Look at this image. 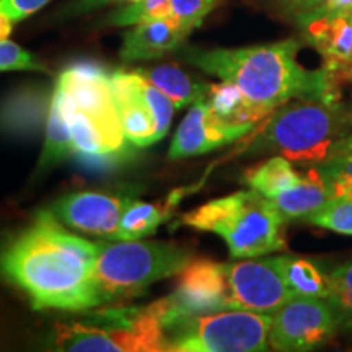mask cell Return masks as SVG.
I'll return each instance as SVG.
<instances>
[{"label":"cell","mask_w":352,"mask_h":352,"mask_svg":"<svg viewBox=\"0 0 352 352\" xmlns=\"http://www.w3.org/2000/svg\"><path fill=\"white\" fill-rule=\"evenodd\" d=\"M10 70H32V72H47L46 65L34 57L32 52L23 50L10 39H0V72Z\"/></svg>","instance_id":"26"},{"label":"cell","mask_w":352,"mask_h":352,"mask_svg":"<svg viewBox=\"0 0 352 352\" xmlns=\"http://www.w3.org/2000/svg\"><path fill=\"white\" fill-rule=\"evenodd\" d=\"M351 132V109L329 98H296L267 114L240 152H277L290 162L318 166L336 153Z\"/></svg>","instance_id":"5"},{"label":"cell","mask_w":352,"mask_h":352,"mask_svg":"<svg viewBox=\"0 0 352 352\" xmlns=\"http://www.w3.org/2000/svg\"><path fill=\"white\" fill-rule=\"evenodd\" d=\"M51 0H0V12L13 21V25L28 19L34 12L41 10Z\"/></svg>","instance_id":"29"},{"label":"cell","mask_w":352,"mask_h":352,"mask_svg":"<svg viewBox=\"0 0 352 352\" xmlns=\"http://www.w3.org/2000/svg\"><path fill=\"white\" fill-rule=\"evenodd\" d=\"M69 158H72L69 126L59 100L52 96L50 114H47L46 140H44L43 153L39 158V168H50L52 165L63 164Z\"/></svg>","instance_id":"22"},{"label":"cell","mask_w":352,"mask_h":352,"mask_svg":"<svg viewBox=\"0 0 352 352\" xmlns=\"http://www.w3.org/2000/svg\"><path fill=\"white\" fill-rule=\"evenodd\" d=\"M135 191H77L57 199L52 212L74 230L114 240L124 210L134 201Z\"/></svg>","instance_id":"12"},{"label":"cell","mask_w":352,"mask_h":352,"mask_svg":"<svg viewBox=\"0 0 352 352\" xmlns=\"http://www.w3.org/2000/svg\"><path fill=\"white\" fill-rule=\"evenodd\" d=\"M333 197V189L318 166H314L297 184L271 197L280 215L287 220H308Z\"/></svg>","instance_id":"16"},{"label":"cell","mask_w":352,"mask_h":352,"mask_svg":"<svg viewBox=\"0 0 352 352\" xmlns=\"http://www.w3.org/2000/svg\"><path fill=\"white\" fill-rule=\"evenodd\" d=\"M98 243L67 228L52 210L0 245V277L21 290L34 310L82 311L98 307L95 264Z\"/></svg>","instance_id":"1"},{"label":"cell","mask_w":352,"mask_h":352,"mask_svg":"<svg viewBox=\"0 0 352 352\" xmlns=\"http://www.w3.org/2000/svg\"><path fill=\"white\" fill-rule=\"evenodd\" d=\"M52 96L64 109L72 158L95 170L129 160L134 145L122 129L109 72L103 65L90 60L70 64L57 77Z\"/></svg>","instance_id":"4"},{"label":"cell","mask_w":352,"mask_h":352,"mask_svg":"<svg viewBox=\"0 0 352 352\" xmlns=\"http://www.w3.org/2000/svg\"><path fill=\"white\" fill-rule=\"evenodd\" d=\"M12 28H13V21L8 19L7 15H3V13L0 12V39H7L8 34L12 33Z\"/></svg>","instance_id":"32"},{"label":"cell","mask_w":352,"mask_h":352,"mask_svg":"<svg viewBox=\"0 0 352 352\" xmlns=\"http://www.w3.org/2000/svg\"><path fill=\"white\" fill-rule=\"evenodd\" d=\"M338 74H344L347 78H352V63L349 65H346V67L342 69V70H340V72H338Z\"/></svg>","instance_id":"35"},{"label":"cell","mask_w":352,"mask_h":352,"mask_svg":"<svg viewBox=\"0 0 352 352\" xmlns=\"http://www.w3.org/2000/svg\"><path fill=\"white\" fill-rule=\"evenodd\" d=\"M277 270L283 274L285 284L296 297L328 298L331 290L329 272L324 271L315 259L302 256H274Z\"/></svg>","instance_id":"18"},{"label":"cell","mask_w":352,"mask_h":352,"mask_svg":"<svg viewBox=\"0 0 352 352\" xmlns=\"http://www.w3.org/2000/svg\"><path fill=\"white\" fill-rule=\"evenodd\" d=\"M294 297L272 258H248L239 263L201 258L188 264L175 292L162 302L168 323L179 316L223 310L272 314Z\"/></svg>","instance_id":"3"},{"label":"cell","mask_w":352,"mask_h":352,"mask_svg":"<svg viewBox=\"0 0 352 352\" xmlns=\"http://www.w3.org/2000/svg\"><path fill=\"white\" fill-rule=\"evenodd\" d=\"M333 308L327 298L294 297L271 314L270 349L305 352L324 346L336 336Z\"/></svg>","instance_id":"11"},{"label":"cell","mask_w":352,"mask_h":352,"mask_svg":"<svg viewBox=\"0 0 352 352\" xmlns=\"http://www.w3.org/2000/svg\"><path fill=\"white\" fill-rule=\"evenodd\" d=\"M258 124L250 122H228L219 118L204 98L191 104L186 118L182 121L171 140L168 157L182 160L197 157L223 145L236 142L252 132Z\"/></svg>","instance_id":"13"},{"label":"cell","mask_w":352,"mask_h":352,"mask_svg":"<svg viewBox=\"0 0 352 352\" xmlns=\"http://www.w3.org/2000/svg\"><path fill=\"white\" fill-rule=\"evenodd\" d=\"M271 314L223 310L179 316L165 324L168 352H263L270 349Z\"/></svg>","instance_id":"9"},{"label":"cell","mask_w":352,"mask_h":352,"mask_svg":"<svg viewBox=\"0 0 352 352\" xmlns=\"http://www.w3.org/2000/svg\"><path fill=\"white\" fill-rule=\"evenodd\" d=\"M308 222L327 230L352 235V188L333 196Z\"/></svg>","instance_id":"24"},{"label":"cell","mask_w":352,"mask_h":352,"mask_svg":"<svg viewBox=\"0 0 352 352\" xmlns=\"http://www.w3.org/2000/svg\"><path fill=\"white\" fill-rule=\"evenodd\" d=\"M219 0H170L171 16L195 32L206 16L214 10Z\"/></svg>","instance_id":"27"},{"label":"cell","mask_w":352,"mask_h":352,"mask_svg":"<svg viewBox=\"0 0 352 352\" xmlns=\"http://www.w3.org/2000/svg\"><path fill=\"white\" fill-rule=\"evenodd\" d=\"M316 7H323L331 12L352 13V0H320Z\"/></svg>","instance_id":"31"},{"label":"cell","mask_w":352,"mask_h":352,"mask_svg":"<svg viewBox=\"0 0 352 352\" xmlns=\"http://www.w3.org/2000/svg\"><path fill=\"white\" fill-rule=\"evenodd\" d=\"M192 32L173 16L140 21L122 36L121 57L124 60L158 59L178 50Z\"/></svg>","instance_id":"15"},{"label":"cell","mask_w":352,"mask_h":352,"mask_svg":"<svg viewBox=\"0 0 352 352\" xmlns=\"http://www.w3.org/2000/svg\"><path fill=\"white\" fill-rule=\"evenodd\" d=\"M195 188H178L164 201L145 202L134 199L122 214L114 240H140L152 235L165 220L173 217L176 208Z\"/></svg>","instance_id":"17"},{"label":"cell","mask_w":352,"mask_h":352,"mask_svg":"<svg viewBox=\"0 0 352 352\" xmlns=\"http://www.w3.org/2000/svg\"><path fill=\"white\" fill-rule=\"evenodd\" d=\"M300 43L284 39L236 50H196L183 52L184 60L209 76L235 85L259 111L271 114L296 98H329L334 78L327 69L310 72L297 60Z\"/></svg>","instance_id":"2"},{"label":"cell","mask_w":352,"mask_h":352,"mask_svg":"<svg viewBox=\"0 0 352 352\" xmlns=\"http://www.w3.org/2000/svg\"><path fill=\"white\" fill-rule=\"evenodd\" d=\"M109 83L122 129L134 147H148L168 134L176 108L160 88L138 70H113Z\"/></svg>","instance_id":"10"},{"label":"cell","mask_w":352,"mask_h":352,"mask_svg":"<svg viewBox=\"0 0 352 352\" xmlns=\"http://www.w3.org/2000/svg\"><path fill=\"white\" fill-rule=\"evenodd\" d=\"M191 261L189 250L175 243L142 239L101 241L95 264L98 307L138 297L157 280L179 276Z\"/></svg>","instance_id":"8"},{"label":"cell","mask_w":352,"mask_h":352,"mask_svg":"<svg viewBox=\"0 0 352 352\" xmlns=\"http://www.w3.org/2000/svg\"><path fill=\"white\" fill-rule=\"evenodd\" d=\"M120 2H127V0H74V3L70 7L74 15H78V13L91 12L98 7H104L108 3H120Z\"/></svg>","instance_id":"30"},{"label":"cell","mask_w":352,"mask_h":352,"mask_svg":"<svg viewBox=\"0 0 352 352\" xmlns=\"http://www.w3.org/2000/svg\"><path fill=\"white\" fill-rule=\"evenodd\" d=\"M290 2L298 8H302V10H308V8H314L318 6L320 0H290Z\"/></svg>","instance_id":"33"},{"label":"cell","mask_w":352,"mask_h":352,"mask_svg":"<svg viewBox=\"0 0 352 352\" xmlns=\"http://www.w3.org/2000/svg\"><path fill=\"white\" fill-rule=\"evenodd\" d=\"M210 109L219 118L228 122H250L259 124L266 114L259 111L254 104L245 98V95L235 85L228 82L210 83L208 95L204 96Z\"/></svg>","instance_id":"20"},{"label":"cell","mask_w":352,"mask_h":352,"mask_svg":"<svg viewBox=\"0 0 352 352\" xmlns=\"http://www.w3.org/2000/svg\"><path fill=\"white\" fill-rule=\"evenodd\" d=\"M341 152H352V109H351V132H349V135L346 138L344 144H342Z\"/></svg>","instance_id":"34"},{"label":"cell","mask_w":352,"mask_h":352,"mask_svg":"<svg viewBox=\"0 0 352 352\" xmlns=\"http://www.w3.org/2000/svg\"><path fill=\"white\" fill-rule=\"evenodd\" d=\"M138 72L147 78L148 82H152L153 85L160 88L173 101L176 109L195 104L196 101L202 100L208 95L210 88V83L196 80L195 77L188 76L184 70L170 64L138 69Z\"/></svg>","instance_id":"19"},{"label":"cell","mask_w":352,"mask_h":352,"mask_svg":"<svg viewBox=\"0 0 352 352\" xmlns=\"http://www.w3.org/2000/svg\"><path fill=\"white\" fill-rule=\"evenodd\" d=\"M298 21L308 43L327 59L324 69L331 76L352 63V13L314 7L303 10Z\"/></svg>","instance_id":"14"},{"label":"cell","mask_w":352,"mask_h":352,"mask_svg":"<svg viewBox=\"0 0 352 352\" xmlns=\"http://www.w3.org/2000/svg\"><path fill=\"white\" fill-rule=\"evenodd\" d=\"M321 173L328 182L342 183L352 186V152H341L318 165Z\"/></svg>","instance_id":"28"},{"label":"cell","mask_w":352,"mask_h":352,"mask_svg":"<svg viewBox=\"0 0 352 352\" xmlns=\"http://www.w3.org/2000/svg\"><path fill=\"white\" fill-rule=\"evenodd\" d=\"M302 179V175L294 168L292 162L283 155L271 157L245 175V183L248 188L261 192L267 199L292 188Z\"/></svg>","instance_id":"21"},{"label":"cell","mask_w":352,"mask_h":352,"mask_svg":"<svg viewBox=\"0 0 352 352\" xmlns=\"http://www.w3.org/2000/svg\"><path fill=\"white\" fill-rule=\"evenodd\" d=\"M82 314L57 324V351L168 352L160 300L145 307L91 308Z\"/></svg>","instance_id":"7"},{"label":"cell","mask_w":352,"mask_h":352,"mask_svg":"<svg viewBox=\"0 0 352 352\" xmlns=\"http://www.w3.org/2000/svg\"><path fill=\"white\" fill-rule=\"evenodd\" d=\"M331 290L327 300L333 308L340 331L352 333V261L329 272Z\"/></svg>","instance_id":"23"},{"label":"cell","mask_w":352,"mask_h":352,"mask_svg":"<svg viewBox=\"0 0 352 352\" xmlns=\"http://www.w3.org/2000/svg\"><path fill=\"white\" fill-rule=\"evenodd\" d=\"M285 219L276 206L254 189L212 199L179 215L176 227L210 232L226 241L232 258H261L283 252Z\"/></svg>","instance_id":"6"},{"label":"cell","mask_w":352,"mask_h":352,"mask_svg":"<svg viewBox=\"0 0 352 352\" xmlns=\"http://www.w3.org/2000/svg\"><path fill=\"white\" fill-rule=\"evenodd\" d=\"M171 16L170 0H127L126 6L109 13L108 23L114 26H132L140 21Z\"/></svg>","instance_id":"25"}]
</instances>
